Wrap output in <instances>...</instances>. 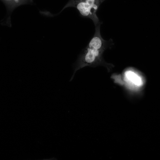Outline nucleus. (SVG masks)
Returning <instances> with one entry per match:
<instances>
[{
    "label": "nucleus",
    "mask_w": 160,
    "mask_h": 160,
    "mask_svg": "<svg viewBox=\"0 0 160 160\" xmlns=\"http://www.w3.org/2000/svg\"><path fill=\"white\" fill-rule=\"evenodd\" d=\"M102 22L95 26L94 35L87 47L80 54L75 65L74 72L71 80L73 78L76 72L87 66L95 67L102 65L106 67L108 72L111 71L114 65L106 63L104 60L103 54L107 48L114 44L111 39L104 40L100 33V26Z\"/></svg>",
    "instance_id": "f257e3e1"
},
{
    "label": "nucleus",
    "mask_w": 160,
    "mask_h": 160,
    "mask_svg": "<svg viewBox=\"0 0 160 160\" xmlns=\"http://www.w3.org/2000/svg\"><path fill=\"white\" fill-rule=\"evenodd\" d=\"M105 0H70L61 12L68 7H74L79 11L81 15L92 20L95 26L101 22L96 12L100 4Z\"/></svg>",
    "instance_id": "f03ea898"
},
{
    "label": "nucleus",
    "mask_w": 160,
    "mask_h": 160,
    "mask_svg": "<svg viewBox=\"0 0 160 160\" xmlns=\"http://www.w3.org/2000/svg\"><path fill=\"white\" fill-rule=\"evenodd\" d=\"M10 12L14 9L21 5L29 3L32 0H1Z\"/></svg>",
    "instance_id": "7ed1b4c3"
},
{
    "label": "nucleus",
    "mask_w": 160,
    "mask_h": 160,
    "mask_svg": "<svg viewBox=\"0 0 160 160\" xmlns=\"http://www.w3.org/2000/svg\"><path fill=\"white\" fill-rule=\"evenodd\" d=\"M126 77L130 82L134 84L139 86L141 83L140 77L135 73L131 71H127L125 73Z\"/></svg>",
    "instance_id": "20e7f679"
}]
</instances>
